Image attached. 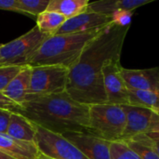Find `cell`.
Here are the masks:
<instances>
[{"label": "cell", "mask_w": 159, "mask_h": 159, "mask_svg": "<svg viewBox=\"0 0 159 159\" xmlns=\"http://www.w3.org/2000/svg\"><path fill=\"white\" fill-rule=\"evenodd\" d=\"M129 28L111 24L88 43L69 69L66 92L75 101L89 106L107 103L102 68L108 61L121 58Z\"/></svg>", "instance_id": "1"}, {"label": "cell", "mask_w": 159, "mask_h": 159, "mask_svg": "<svg viewBox=\"0 0 159 159\" xmlns=\"http://www.w3.org/2000/svg\"><path fill=\"white\" fill-rule=\"evenodd\" d=\"M17 113L55 134L89 131V106L75 101L66 91L27 101Z\"/></svg>", "instance_id": "2"}, {"label": "cell", "mask_w": 159, "mask_h": 159, "mask_svg": "<svg viewBox=\"0 0 159 159\" xmlns=\"http://www.w3.org/2000/svg\"><path fill=\"white\" fill-rule=\"evenodd\" d=\"M103 29L88 33L48 36L32 57L28 65H61L70 69L76 62L88 43L95 38Z\"/></svg>", "instance_id": "3"}, {"label": "cell", "mask_w": 159, "mask_h": 159, "mask_svg": "<svg viewBox=\"0 0 159 159\" xmlns=\"http://www.w3.org/2000/svg\"><path fill=\"white\" fill-rule=\"evenodd\" d=\"M126 124L123 105L94 104L89 106V133L109 143L121 142Z\"/></svg>", "instance_id": "4"}, {"label": "cell", "mask_w": 159, "mask_h": 159, "mask_svg": "<svg viewBox=\"0 0 159 159\" xmlns=\"http://www.w3.org/2000/svg\"><path fill=\"white\" fill-rule=\"evenodd\" d=\"M48 35L36 26L16 39L0 45V66L28 65L30 60Z\"/></svg>", "instance_id": "5"}, {"label": "cell", "mask_w": 159, "mask_h": 159, "mask_svg": "<svg viewBox=\"0 0 159 159\" xmlns=\"http://www.w3.org/2000/svg\"><path fill=\"white\" fill-rule=\"evenodd\" d=\"M68 74L69 69L61 65L32 66L30 92L26 102L66 91Z\"/></svg>", "instance_id": "6"}, {"label": "cell", "mask_w": 159, "mask_h": 159, "mask_svg": "<svg viewBox=\"0 0 159 159\" xmlns=\"http://www.w3.org/2000/svg\"><path fill=\"white\" fill-rule=\"evenodd\" d=\"M34 143L40 154L55 159H89L62 135L35 126Z\"/></svg>", "instance_id": "7"}, {"label": "cell", "mask_w": 159, "mask_h": 159, "mask_svg": "<svg viewBox=\"0 0 159 159\" xmlns=\"http://www.w3.org/2000/svg\"><path fill=\"white\" fill-rule=\"evenodd\" d=\"M121 67L120 58L108 61L103 65L102 77L107 103L125 106L129 105V94Z\"/></svg>", "instance_id": "8"}, {"label": "cell", "mask_w": 159, "mask_h": 159, "mask_svg": "<svg viewBox=\"0 0 159 159\" xmlns=\"http://www.w3.org/2000/svg\"><path fill=\"white\" fill-rule=\"evenodd\" d=\"M89 159H111L109 142L89 132H68L62 135Z\"/></svg>", "instance_id": "9"}, {"label": "cell", "mask_w": 159, "mask_h": 159, "mask_svg": "<svg viewBox=\"0 0 159 159\" xmlns=\"http://www.w3.org/2000/svg\"><path fill=\"white\" fill-rule=\"evenodd\" d=\"M111 24V16L86 11L76 17L66 20L56 34L88 33L103 29Z\"/></svg>", "instance_id": "10"}, {"label": "cell", "mask_w": 159, "mask_h": 159, "mask_svg": "<svg viewBox=\"0 0 159 159\" xmlns=\"http://www.w3.org/2000/svg\"><path fill=\"white\" fill-rule=\"evenodd\" d=\"M126 124L121 142H127L132 138L146 134L150 129L154 111L132 105H125Z\"/></svg>", "instance_id": "11"}, {"label": "cell", "mask_w": 159, "mask_h": 159, "mask_svg": "<svg viewBox=\"0 0 159 159\" xmlns=\"http://www.w3.org/2000/svg\"><path fill=\"white\" fill-rule=\"evenodd\" d=\"M121 73L129 89L159 90V67L128 69L122 66Z\"/></svg>", "instance_id": "12"}, {"label": "cell", "mask_w": 159, "mask_h": 159, "mask_svg": "<svg viewBox=\"0 0 159 159\" xmlns=\"http://www.w3.org/2000/svg\"><path fill=\"white\" fill-rule=\"evenodd\" d=\"M31 73L32 66L24 65L2 93L7 99L20 106V104L26 102L30 92Z\"/></svg>", "instance_id": "13"}, {"label": "cell", "mask_w": 159, "mask_h": 159, "mask_svg": "<svg viewBox=\"0 0 159 159\" xmlns=\"http://www.w3.org/2000/svg\"><path fill=\"white\" fill-rule=\"evenodd\" d=\"M0 150L16 159H37L39 154L35 143L18 141L7 133H0Z\"/></svg>", "instance_id": "14"}, {"label": "cell", "mask_w": 159, "mask_h": 159, "mask_svg": "<svg viewBox=\"0 0 159 159\" xmlns=\"http://www.w3.org/2000/svg\"><path fill=\"white\" fill-rule=\"evenodd\" d=\"M154 1L155 0H101L89 2L87 11L111 16L118 9L134 11L136 8Z\"/></svg>", "instance_id": "15"}, {"label": "cell", "mask_w": 159, "mask_h": 159, "mask_svg": "<svg viewBox=\"0 0 159 159\" xmlns=\"http://www.w3.org/2000/svg\"><path fill=\"white\" fill-rule=\"evenodd\" d=\"M35 125L25 116L17 112H12L7 134L18 141L33 143L35 141Z\"/></svg>", "instance_id": "16"}, {"label": "cell", "mask_w": 159, "mask_h": 159, "mask_svg": "<svg viewBox=\"0 0 159 159\" xmlns=\"http://www.w3.org/2000/svg\"><path fill=\"white\" fill-rule=\"evenodd\" d=\"M89 4V0H49L47 10L56 11L68 20L86 12Z\"/></svg>", "instance_id": "17"}, {"label": "cell", "mask_w": 159, "mask_h": 159, "mask_svg": "<svg viewBox=\"0 0 159 159\" xmlns=\"http://www.w3.org/2000/svg\"><path fill=\"white\" fill-rule=\"evenodd\" d=\"M66 21V18L56 11L46 10L36 17L35 26L38 30L50 36L57 34L60 28Z\"/></svg>", "instance_id": "18"}, {"label": "cell", "mask_w": 159, "mask_h": 159, "mask_svg": "<svg viewBox=\"0 0 159 159\" xmlns=\"http://www.w3.org/2000/svg\"><path fill=\"white\" fill-rule=\"evenodd\" d=\"M124 143H126L141 159H159V154L154 141L146 134L138 135Z\"/></svg>", "instance_id": "19"}, {"label": "cell", "mask_w": 159, "mask_h": 159, "mask_svg": "<svg viewBox=\"0 0 159 159\" xmlns=\"http://www.w3.org/2000/svg\"><path fill=\"white\" fill-rule=\"evenodd\" d=\"M129 105L159 111V90H133L129 89Z\"/></svg>", "instance_id": "20"}, {"label": "cell", "mask_w": 159, "mask_h": 159, "mask_svg": "<svg viewBox=\"0 0 159 159\" xmlns=\"http://www.w3.org/2000/svg\"><path fill=\"white\" fill-rule=\"evenodd\" d=\"M19 8L23 15L37 17L47 10L49 0H17Z\"/></svg>", "instance_id": "21"}, {"label": "cell", "mask_w": 159, "mask_h": 159, "mask_svg": "<svg viewBox=\"0 0 159 159\" xmlns=\"http://www.w3.org/2000/svg\"><path fill=\"white\" fill-rule=\"evenodd\" d=\"M110 153L111 159H141L124 142L111 143Z\"/></svg>", "instance_id": "22"}, {"label": "cell", "mask_w": 159, "mask_h": 159, "mask_svg": "<svg viewBox=\"0 0 159 159\" xmlns=\"http://www.w3.org/2000/svg\"><path fill=\"white\" fill-rule=\"evenodd\" d=\"M23 66H0V92H3Z\"/></svg>", "instance_id": "23"}, {"label": "cell", "mask_w": 159, "mask_h": 159, "mask_svg": "<svg viewBox=\"0 0 159 159\" xmlns=\"http://www.w3.org/2000/svg\"><path fill=\"white\" fill-rule=\"evenodd\" d=\"M133 15H134V11L126 10V9H118L111 15L112 24L120 26V27L130 26Z\"/></svg>", "instance_id": "24"}, {"label": "cell", "mask_w": 159, "mask_h": 159, "mask_svg": "<svg viewBox=\"0 0 159 159\" xmlns=\"http://www.w3.org/2000/svg\"><path fill=\"white\" fill-rule=\"evenodd\" d=\"M146 135L153 140H159V116H157L155 112H154L150 129L146 133Z\"/></svg>", "instance_id": "25"}, {"label": "cell", "mask_w": 159, "mask_h": 159, "mask_svg": "<svg viewBox=\"0 0 159 159\" xmlns=\"http://www.w3.org/2000/svg\"><path fill=\"white\" fill-rule=\"evenodd\" d=\"M11 113L12 112L9 110L0 109V133H7Z\"/></svg>", "instance_id": "26"}, {"label": "cell", "mask_w": 159, "mask_h": 159, "mask_svg": "<svg viewBox=\"0 0 159 159\" xmlns=\"http://www.w3.org/2000/svg\"><path fill=\"white\" fill-rule=\"evenodd\" d=\"M0 109L9 110L11 112H18L20 109V105L13 102L9 99H7L2 92H0Z\"/></svg>", "instance_id": "27"}, {"label": "cell", "mask_w": 159, "mask_h": 159, "mask_svg": "<svg viewBox=\"0 0 159 159\" xmlns=\"http://www.w3.org/2000/svg\"><path fill=\"white\" fill-rule=\"evenodd\" d=\"M0 9L21 13L19 8L17 0H0Z\"/></svg>", "instance_id": "28"}, {"label": "cell", "mask_w": 159, "mask_h": 159, "mask_svg": "<svg viewBox=\"0 0 159 159\" xmlns=\"http://www.w3.org/2000/svg\"><path fill=\"white\" fill-rule=\"evenodd\" d=\"M0 159H16V158L12 157L11 156L7 155V154H6L5 152H3V151H1V150H0Z\"/></svg>", "instance_id": "29"}, {"label": "cell", "mask_w": 159, "mask_h": 159, "mask_svg": "<svg viewBox=\"0 0 159 159\" xmlns=\"http://www.w3.org/2000/svg\"><path fill=\"white\" fill-rule=\"evenodd\" d=\"M37 159H55V158H51V157H48L47 156H44L42 154H38V157H37Z\"/></svg>", "instance_id": "30"}, {"label": "cell", "mask_w": 159, "mask_h": 159, "mask_svg": "<svg viewBox=\"0 0 159 159\" xmlns=\"http://www.w3.org/2000/svg\"><path fill=\"white\" fill-rule=\"evenodd\" d=\"M153 140V139H152ZM154 141V143H155V146H156V148H157V152H158L159 154V140H153Z\"/></svg>", "instance_id": "31"}, {"label": "cell", "mask_w": 159, "mask_h": 159, "mask_svg": "<svg viewBox=\"0 0 159 159\" xmlns=\"http://www.w3.org/2000/svg\"><path fill=\"white\" fill-rule=\"evenodd\" d=\"M155 113H156V114H157V116H159V111H158V112H155Z\"/></svg>", "instance_id": "32"}]
</instances>
